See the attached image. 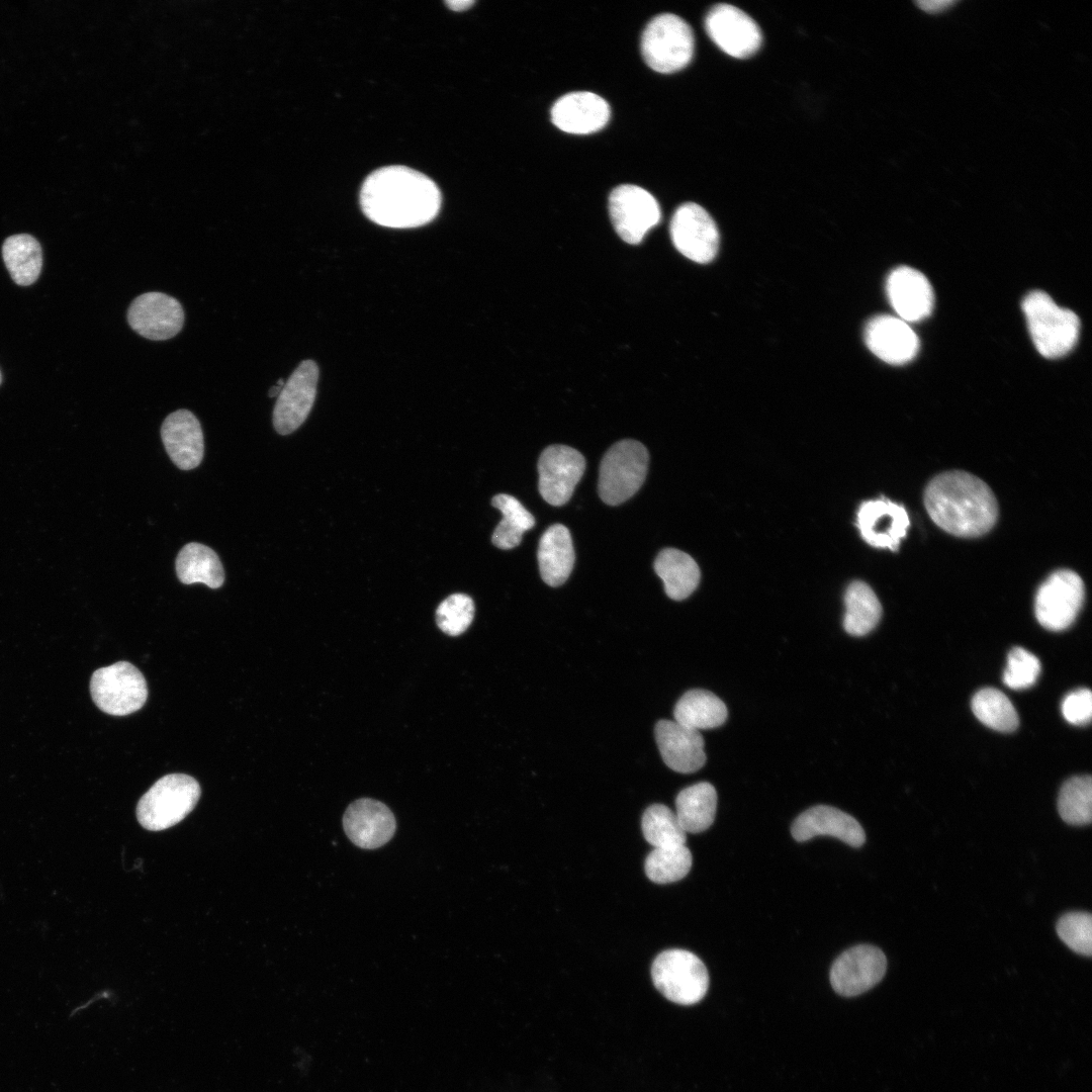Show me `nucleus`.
<instances>
[{"label": "nucleus", "instance_id": "obj_1", "mask_svg": "<svg viewBox=\"0 0 1092 1092\" xmlns=\"http://www.w3.org/2000/svg\"><path fill=\"white\" fill-rule=\"evenodd\" d=\"M364 214L388 228H416L438 214L441 193L436 183L405 166H387L372 172L360 191Z\"/></svg>", "mask_w": 1092, "mask_h": 1092}, {"label": "nucleus", "instance_id": "obj_2", "mask_svg": "<svg viewBox=\"0 0 1092 1092\" xmlns=\"http://www.w3.org/2000/svg\"><path fill=\"white\" fill-rule=\"evenodd\" d=\"M924 506L943 531L963 538L988 533L998 518L991 488L979 477L961 470L936 475L924 491Z\"/></svg>", "mask_w": 1092, "mask_h": 1092}, {"label": "nucleus", "instance_id": "obj_3", "mask_svg": "<svg viewBox=\"0 0 1092 1092\" xmlns=\"http://www.w3.org/2000/svg\"><path fill=\"white\" fill-rule=\"evenodd\" d=\"M1022 310L1033 344L1045 358H1058L1077 343L1080 321L1072 310L1063 308L1043 291H1032L1022 300Z\"/></svg>", "mask_w": 1092, "mask_h": 1092}, {"label": "nucleus", "instance_id": "obj_4", "mask_svg": "<svg viewBox=\"0 0 1092 1092\" xmlns=\"http://www.w3.org/2000/svg\"><path fill=\"white\" fill-rule=\"evenodd\" d=\"M201 794L198 782L184 774L159 779L140 799L136 818L150 831L168 829L182 821L196 806Z\"/></svg>", "mask_w": 1092, "mask_h": 1092}, {"label": "nucleus", "instance_id": "obj_5", "mask_svg": "<svg viewBox=\"0 0 1092 1092\" xmlns=\"http://www.w3.org/2000/svg\"><path fill=\"white\" fill-rule=\"evenodd\" d=\"M695 51L694 32L681 17L663 13L653 17L641 36L645 63L658 73H673L686 68Z\"/></svg>", "mask_w": 1092, "mask_h": 1092}, {"label": "nucleus", "instance_id": "obj_6", "mask_svg": "<svg viewBox=\"0 0 1092 1092\" xmlns=\"http://www.w3.org/2000/svg\"><path fill=\"white\" fill-rule=\"evenodd\" d=\"M648 462L642 443L631 439L615 443L600 464L598 490L602 500L618 506L633 496L646 478Z\"/></svg>", "mask_w": 1092, "mask_h": 1092}, {"label": "nucleus", "instance_id": "obj_7", "mask_svg": "<svg viewBox=\"0 0 1092 1092\" xmlns=\"http://www.w3.org/2000/svg\"><path fill=\"white\" fill-rule=\"evenodd\" d=\"M655 988L669 1001L693 1005L701 1001L709 987V974L704 963L685 949L660 952L651 967Z\"/></svg>", "mask_w": 1092, "mask_h": 1092}, {"label": "nucleus", "instance_id": "obj_8", "mask_svg": "<svg viewBox=\"0 0 1092 1092\" xmlns=\"http://www.w3.org/2000/svg\"><path fill=\"white\" fill-rule=\"evenodd\" d=\"M90 693L97 708L113 716L140 710L148 698L144 675L127 661L96 669L91 676Z\"/></svg>", "mask_w": 1092, "mask_h": 1092}, {"label": "nucleus", "instance_id": "obj_9", "mask_svg": "<svg viewBox=\"0 0 1092 1092\" xmlns=\"http://www.w3.org/2000/svg\"><path fill=\"white\" fill-rule=\"evenodd\" d=\"M1084 599L1085 586L1080 575L1070 569H1059L1037 589L1035 617L1043 628L1063 631L1074 623Z\"/></svg>", "mask_w": 1092, "mask_h": 1092}, {"label": "nucleus", "instance_id": "obj_10", "mask_svg": "<svg viewBox=\"0 0 1092 1092\" xmlns=\"http://www.w3.org/2000/svg\"><path fill=\"white\" fill-rule=\"evenodd\" d=\"M609 214L614 230L626 243L638 245L661 218L657 200L645 189L619 185L609 196Z\"/></svg>", "mask_w": 1092, "mask_h": 1092}, {"label": "nucleus", "instance_id": "obj_11", "mask_svg": "<svg viewBox=\"0 0 1092 1092\" xmlns=\"http://www.w3.org/2000/svg\"><path fill=\"white\" fill-rule=\"evenodd\" d=\"M675 249L699 263L711 262L719 248V231L711 215L695 202H685L674 211L669 225Z\"/></svg>", "mask_w": 1092, "mask_h": 1092}, {"label": "nucleus", "instance_id": "obj_12", "mask_svg": "<svg viewBox=\"0 0 1092 1092\" xmlns=\"http://www.w3.org/2000/svg\"><path fill=\"white\" fill-rule=\"evenodd\" d=\"M705 29L719 49L737 59L753 56L762 41L760 28L754 19L727 3H719L708 11Z\"/></svg>", "mask_w": 1092, "mask_h": 1092}, {"label": "nucleus", "instance_id": "obj_13", "mask_svg": "<svg viewBox=\"0 0 1092 1092\" xmlns=\"http://www.w3.org/2000/svg\"><path fill=\"white\" fill-rule=\"evenodd\" d=\"M537 468L541 496L551 506L559 507L571 497L583 475L585 460L569 446L551 445L541 453Z\"/></svg>", "mask_w": 1092, "mask_h": 1092}, {"label": "nucleus", "instance_id": "obj_14", "mask_svg": "<svg viewBox=\"0 0 1092 1092\" xmlns=\"http://www.w3.org/2000/svg\"><path fill=\"white\" fill-rule=\"evenodd\" d=\"M886 970L887 959L880 948L859 944L835 960L830 971V983L839 995L857 996L881 982Z\"/></svg>", "mask_w": 1092, "mask_h": 1092}, {"label": "nucleus", "instance_id": "obj_15", "mask_svg": "<svg viewBox=\"0 0 1092 1092\" xmlns=\"http://www.w3.org/2000/svg\"><path fill=\"white\" fill-rule=\"evenodd\" d=\"M317 379L318 367L312 360L302 361L289 376L273 410L278 434H291L305 421L315 399Z\"/></svg>", "mask_w": 1092, "mask_h": 1092}, {"label": "nucleus", "instance_id": "obj_16", "mask_svg": "<svg viewBox=\"0 0 1092 1092\" xmlns=\"http://www.w3.org/2000/svg\"><path fill=\"white\" fill-rule=\"evenodd\" d=\"M127 322L140 336L164 341L175 337L182 330L184 310L175 297L151 291L131 301L127 309Z\"/></svg>", "mask_w": 1092, "mask_h": 1092}, {"label": "nucleus", "instance_id": "obj_17", "mask_svg": "<svg viewBox=\"0 0 1092 1092\" xmlns=\"http://www.w3.org/2000/svg\"><path fill=\"white\" fill-rule=\"evenodd\" d=\"M856 526L869 545L897 551L907 535L910 520L903 506L882 496L859 506Z\"/></svg>", "mask_w": 1092, "mask_h": 1092}, {"label": "nucleus", "instance_id": "obj_18", "mask_svg": "<svg viewBox=\"0 0 1092 1092\" xmlns=\"http://www.w3.org/2000/svg\"><path fill=\"white\" fill-rule=\"evenodd\" d=\"M343 827L358 847L375 849L384 845L395 832L393 813L382 802L363 798L351 803L343 816Z\"/></svg>", "mask_w": 1092, "mask_h": 1092}, {"label": "nucleus", "instance_id": "obj_19", "mask_svg": "<svg viewBox=\"0 0 1092 1092\" xmlns=\"http://www.w3.org/2000/svg\"><path fill=\"white\" fill-rule=\"evenodd\" d=\"M655 739L664 763L680 774L699 770L706 762L704 739L697 730L674 720H660L655 726Z\"/></svg>", "mask_w": 1092, "mask_h": 1092}, {"label": "nucleus", "instance_id": "obj_20", "mask_svg": "<svg viewBox=\"0 0 1092 1092\" xmlns=\"http://www.w3.org/2000/svg\"><path fill=\"white\" fill-rule=\"evenodd\" d=\"M864 340L869 349L889 364L911 361L919 349V340L908 323L898 316L878 315L867 325Z\"/></svg>", "mask_w": 1092, "mask_h": 1092}, {"label": "nucleus", "instance_id": "obj_21", "mask_svg": "<svg viewBox=\"0 0 1092 1092\" xmlns=\"http://www.w3.org/2000/svg\"><path fill=\"white\" fill-rule=\"evenodd\" d=\"M889 301L899 317L914 323L928 316L933 307V290L928 279L919 271L901 266L887 279Z\"/></svg>", "mask_w": 1092, "mask_h": 1092}, {"label": "nucleus", "instance_id": "obj_22", "mask_svg": "<svg viewBox=\"0 0 1092 1092\" xmlns=\"http://www.w3.org/2000/svg\"><path fill=\"white\" fill-rule=\"evenodd\" d=\"M611 114L608 102L593 92L578 91L561 96L552 106L551 120L561 130L588 134L602 129Z\"/></svg>", "mask_w": 1092, "mask_h": 1092}, {"label": "nucleus", "instance_id": "obj_23", "mask_svg": "<svg viewBox=\"0 0 1092 1092\" xmlns=\"http://www.w3.org/2000/svg\"><path fill=\"white\" fill-rule=\"evenodd\" d=\"M166 452L182 470L196 468L202 461L204 442L198 419L188 410H178L166 417L161 427Z\"/></svg>", "mask_w": 1092, "mask_h": 1092}, {"label": "nucleus", "instance_id": "obj_24", "mask_svg": "<svg viewBox=\"0 0 1092 1092\" xmlns=\"http://www.w3.org/2000/svg\"><path fill=\"white\" fill-rule=\"evenodd\" d=\"M791 832L800 842L819 835L836 837L852 847H859L866 841L862 827L852 816L827 805H817L803 812L794 821Z\"/></svg>", "mask_w": 1092, "mask_h": 1092}, {"label": "nucleus", "instance_id": "obj_25", "mask_svg": "<svg viewBox=\"0 0 1092 1092\" xmlns=\"http://www.w3.org/2000/svg\"><path fill=\"white\" fill-rule=\"evenodd\" d=\"M537 558L540 575L545 583L550 586L564 583L575 560L569 530L561 524L550 526L540 539Z\"/></svg>", "mask_w": 1092, "mask_h": 1092}, {"label": "nucleus", "instance_id": "obj_26", "mask_svg": "<svg viewBox=\"0 0 1092 1092\" xmlns=\"http://www.w3.org/2000/svg\"><path fill=\"white\" fill-rule=\"evenodd\" d=\"M654 570L664 584V590L672 600L681 601L697 588L701 572L696 561L687 553L665 548L655 558Z\"/></svg>", "mask_w": 1092, "mask_h": 1092}, {"label": "nucleus", "instance_id": "obj_27", "mask_svg": "<svg viewBox=\"0 0 1092 1092\" xmlns=\"http://www.w3.org/2000/svg\"><path fill=\"white\" fill-rule=\"evenodd\" d=\"M176 573L184 584L203 583L218 588L224 582V570L218 555L208 546L197 542L186 544L175 561Z\"/></svg>", "mask_w": 1092, "mask_h": 1092}, {"label": "nucleus", "instance_id": "obj_28", "mask_svg": "<svg viewBox=\"0 0 1092 1092\" xmlns=\"http://www.w3.org/2000/svg\"><path fill=\"white\" fill-rule=\"evenodd\" d=\"M675 808V815L687 833L703 832L714 822L717 792L707 782L692 785L678 793Z\"/></svg>", "mask_w": 1092, "mask_h": 1092}, {"label": "nucleus", "instance_id": "obj_29", "mask_svg": "<svg viewBox=\"0 0 1092 1092\" xmlns=\"http://www.w3.org/2000/svg\"><path fill=\"white\" fill-rule=\"evenodd\" d=\"M674 721L693 730L712 729L727 719V708L715 694L706 690L685 693L673 709Z\"/></svg>", "mask_w": 1092, "mask_h": 1092}, {"label": "nucleus", "instance_id": "obj_30", "mask_svg": "<svg viewBox=\"0 0 1092 1092\" xmlns=\"http://www.w3.org/2000/svg\"><path fill=\"white\" fill-rule=\"evenodd\" d=\"M2 257L17 285L28 286L37 280L42 267V252L34 237L28 234L8 237L2 246Z\"/></svg>", "mask_w": 1092, "mask_h": 1092}, {"label": "nucleus", "instance_id": "obj_31", "mask_svg": "<svg viewBox=\"0 0 1092 1092\" xmlns=\"http://www.w3.org/2000/svg\"><path fill=\"white\" fill-rule=\"evenodd\" d=\"M843 628L851 636H864L880 622L882 606L875 592L863 581L851 582L844 595Z\"/></svg>", "mask_w": 1092, "mask_h": 1092}, {"label": "nucleus", "instance_id": "obj_32", "mask_svg": "<svg viewBox=\"0 0 1092 1092\" xmlns=\"http://www.w3.org/2000/svg\"><path fill=\"white\" fill-rule=\"evenodd\" d=\"M491 505L503 515L492 533V544L499 549L518 546L523 534L535 525L533 515L516 497L506 493L494 495Z\"/></svg>", "mask_w": 1092, "mask_h": 1092}, {"label": "nucleus", "instance_id": "obj_33", "mask_svg": "<svg viewBox=\"0 0 1092 1092\" xmlns=\"http://www.w3.org/2000/svg\"><path fill=\"white\" fill-rule=\"evenodd\" d=\"M972 710L979 721L999 732H1012L1018 726L1017 712L999 690L985 688L975 694Z\"/></svg>", "mask_w": 1092, "mask_h": 1092}, {"label": "nucleus", "instance_id": "obj_34", "mask_svg": "<svg viewBox=\"0 0 1092 1092\" xmlns=\"http://www.w3.org/2000/svg\"><path fill=\"white\" fill-rule=\"evenodd\" d=\"M1058 811L1068 824L1083 826L1092 820V780L1077 776L1066 781L1059 793Z\"/></svg>", "mask_w": 1092, "mask_h": 1092}, {"label": "nucleus", "instance_id": "obj_35", "mask_svg": "<svg viewBox=\"0 0 1092 1092\" xmlns=\"http://www.w3.org/2000/svg\"><path fill=\"white\" fill-rule=\"evenodd\" d=\"M641 828L644 838L655 847L684 845L687 832L675 812L662 804H653L643 813Z\"/></svg>", "mask_w": 1092, "mask_h": 1092}, {"label": "nucleus", "instance_id": "obj_36", "mask_svg": "<svg viewBox=\"0 0 1092 1092\" xmlns=\"http://www.w3.org/2000/svg\"><path fill=\"white\" fill-rule=\"evenodd\" d=\"M693 857L684 845L655 847L645 859V873L656 884L681 880L691 870Z\"/></svg>", "mask_w": 1092, "mask_h": 1092}, {"label": "nucleus", "instance_id": "obj_37", "mask_svg": "<svg viewBox=\"0 0 1092 1092\" xmlns=\"http://www.w3.org/2000/svg\"><path fill=\"white\" fill-rule=\"evenodd\" d=\"M1060 939L1073 951L1091 957L1092 916L1089 912H1068L1060 917L1056 926Z\"/></svg>", "mask_w": 1092, "mask_h": 1092}, {"label": "nucleus", "instance_id": "obj_38", "mask_svg": "<svg viewBox=\"0 0 1092 1092\" xmlns=\"http://www.w3.org/2000/svg\"><path fill=\"white\" fill-rule=\"evenodd\" d=\"M474 603L464 594H453L440 603L436 611L438 627L450 636H458L471 624Z\"/></svg>", "mask_w": 1092, "mask_h": 1092}, {"label": "nucleus", "instance_id": "obj_39", "mask_svg": "<svg viewBox=\"0 0 1092 1092\" xmlns=\"http://www.w3.org/2000/svg\"><path fill=\"white\" fill-rule=\"evenodd\" d=\"M1039 672L1037 657L1022 647H1014L1007 656L1003 681L1013 690L1027 689L1034 685Z\"/></svg>", "mask_w": 1092, "mask_h": 1092}, {"label": "nucleus", "instance_id": "obj_40", "mask_svg": "<svg viewBox=\"0 0 1092 1092\" xmlns=\"http://www.w3.org/2000/svg\"><path fill=\"white\" fill-rule=\"evenodd\" d=\"M1064 718L1073 725H1086L1092 716V694L1088 689H1079L1068 694L1062 703Z\"/></svg>", "mask_w": 1092, "mask_h": 1092}, {"label": "nucleus", "instance_id": "obj_41", "mask_svg": "<svg viewBox=\"0 0 1092 1092\" xmlns=\"http://www.w3.org/2000/svg\"><path fill=\"white\" fill-rule=\"evenodd\" d=\"M915 4L922 10L928 13H937L945 10L954 2L950 0H931V1H917Z\"/></svg>", "mask_w": 1092, "mask_h": 1092}, {"label": "nucleus", "instance_id": "obj_42", "mask_svg": "<svg viewBox=\"0 0 1092 1092\" xmlns=\"http://www.w3.org/2000/svg\"><path fill=\"white\" fill-rule=\"evenodd\" d=\"M446 4L452 10L461 11V10L467 9L471 5H473L474 1H470V0L469 1H467V0L456 1L455 0V1H446Z\"/></svg>", "mask_w": 1092, "mask_h": 1092}, {"label": "nucleus", "instance_id": "obj_43", "mask_svg": "<svg viewBox=\"0 0 1092 1092\" xmlns=\"http://www.w3.org/2000/svg\"><path fill=\"white\" fill-rule=\"evenodd\" d=\"M282 387H283V386H280V385H278V384H277V385H275V386H272V387H271V388L269 389V391H268V394H269V396H270V397L278 396V395H279V393H280V391H281V389H282Z\"/></svg>", "mask_w": 1092, "mask_h": 1092}, {"label": "nucleus", "instance_id": "obj_44", "mask_svg": "<svg viewBox=\"0 0 1092 1092\" xmlns=\"http://www.w3.org/2000/svg\"><path fill=\"white\" fill-rule=\"evenodd\" d=\"M1 382H2V374H1V371H0V384H1Z\"/></svg>", "mask_w": 1092, "mask_h": 1092}]
</instances>
